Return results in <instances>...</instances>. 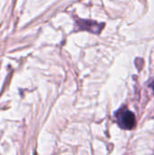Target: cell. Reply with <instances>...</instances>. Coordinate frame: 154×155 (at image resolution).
<instances>
[{"instance_id": "cell-1", "label": "cell", "mask_w": 154, "mask_h": 155, "mask_svg": "<svg viewBox=\"0 0 154 155\" xmlns=\"http://www.w3.org/2000/svg\"><path fill=\"white\" fill-rule=\"evenodd\" d=\"M115 118L118 125L124 130H132L136 124L135 115L125 107H123L116 112Z\"/></svg>"}, {"instance_id": "cell-2", "label": "cell", "mask_w": 154, "mask_h": 155, "mask_svg": "<svg viewBox=\"0 0 154 155\" xmlns=\"http://www.w3.org/2000/svg\"><path fill=\"white\" fill-rule=\"evenodd\" d=\"M78 25L82 30H87L91 33L100 34V32L104 26V24H98L94 21L90 20H80L78 22Z\"/></svg>"}, {"instance_id": "cell-3", "label": "cell", "mask_w": 154, "mask_h": 155, "mask_svg": "<svg viewBox=\"0 0 154 155\" xmlns=\"http://www.w3.org/2000/svg\"><path fill=\"white\" fill-rule=\"evenodd\" d=\"M152 87L153 88V91H154V84H152Z\"/></svg>"}]
</instances>
